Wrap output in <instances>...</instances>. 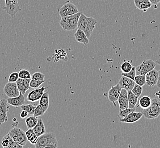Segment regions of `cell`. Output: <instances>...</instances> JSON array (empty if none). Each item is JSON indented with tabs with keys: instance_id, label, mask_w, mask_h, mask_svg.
I'll return each instance as SVG.
<instances>
[{
	"instance_id": "1",
	"label": "cell",
	"mask_w": 160,
	"mask_h": 148,
	"mask_svg": "<svg viewBox=\"0 0 160 148\" xmlns=\"http://www.w3.org/2000/svg\"><path fill=\"white\" fill-rule=\"evenodd\" d=\"M97 24V21L96 19L92 17H87L81 13L78 22L77 28L81 29L89 39Z\"/></svg>"
},
{
	"instance_id": "2",
	"label": "cell",
	"mask_w": 160,
	"mask_h": 148,
	"mask_svg": "<svg viewBox=\"0 0 160 148\" xmlns=\"http://www.w3.org/2000/svg\"><path fill=\"white\" fill-rule=\"evenodd\" d=\"M58 147V140L53 133H45L38 137L36 148H56Z\"/></svg>"
},
{
	"instance_id": "3",
	"label": "cell",
	"mask_w": 160,
	"mask_h": 148,
	"mask_svg": "<svg viewBox=\"0 0 160 148\" xmlns=\"http://www.w3.org/2000/svg\"><path fill=\"white\" fill-rule=\"evenodd\" d=\"M81 13L78 12L71 16L62 17L60 25L62 28L67 31L74 30L77 28L78 22Z\"/></svg>"
},
{
	"instance_id": "4",
	"label": "cell",
	"mask_w": 160,
	"mask_h": 148,
	"mask_svg": "<svg viewBox=\"0 0 160 148\" xmlns=\"http://www.w3.org/2000/svg\"><path fill=\"white\" fill-rule=\"evenodd\" d=\"M142 114L148 119H154L160 115V101L157 98L152 100L151 104L148 108L142 110Z\"/></svg>"
},
{
	"instance_id": "5",
	"label": "cell",
	"mask_w": 160,
	"mask_h": 148,
	"mask_svg": "<svg viewBox=\"0 0 160 148\" xmlns=\"http://www.w3.org/2000/svg\"><path fill=\"white\" fill-rule=\"evenodd\" d=\"M10 137L16 142L22 146H25L28 141V138L25 132L21 128L17 127H14L10 130L8 133Z\"/></svg>"
},
{
	"instance_id": "6",
	"label": "cell",
	"mask_w": 160,
	"mask_h": 148,
	"mask_svg": "<svg viewBox=\"0 0 160 148\" xmlns=\"http://www.w3.org/2000/svg\"><path fill=\"white\" fill-rule=\"evenodd\" d=\"M156 66V63L152 59L143 61L140 65L136 67V75H145L148 72L153 70Z\"/></svg>"
},
{
	"instance_id": "7",
	"label": "cell",
	"mask_w": 160,
	"mask_h": 148,
	"mask_svg": "<svg viewBox=\"0 0 160 148\" xmlns=\"http://www.w3.org/2000/svg\"><path fill=\"white\" fill-rule=\"evenodd\" d=\"M79 12L77 6L72 3L69 0L65 2V3L59 9V14L61 17L71 16Z\"/></svg>"
},
{
	"instance_id": "8",
	"label": "cell",
	"mask_w": 160,
	"mask_h": 148,
	"mask_svg": "<svg viewBox=\"0 0 160 148\" xmlns=\"http://www.w3.org/2000/svg\"><path fill=\"white\" fill-rule=\"evenodd\" d=\"M2 9L5 10L12 17H14L17 13L21 11V9L19 6L18 0H8Z\"/></svg>"
},
{
	"instance_id": "9",
	"label": "cell",
	"mask_w": 160,
	"mask_h": 148,
	"mask_svg": "<svg viewBox=\"0 0 160 148\" xmlns=\"http://www.w3.org/2000/svg\"><path fill=\"white\" fill-rule=\"evenodd\" d=\"M4 93L8 98H14L20 94L16 82H9L6 84L3 88Z\"/></svg>"
},
{
	"instance_id": "10",
	"label": "cell",
	"mask_w": 160,
	"mask_h": 148,
	"mask_svg": "<svg viewBox=\"0 0 160 148\" xmlns=\"http://www.w3.org/2000/svg\"><path fill=\"white\" fill-rule=\"evenodd\" d=\"M9 111V104L7 100L1 99L0 101V126L8 121V117L7 112Z\"/></svg>"
},
{
	"instance_id": "11",
	"label": "cell",
	"mask_w": 160,
	"mask_h": 148,
	"mask_svg": "<svg viewBox=\"0 0 160 148\" xmlns=\"http://www.w3.org/2000/svg\"><path fill=\"white\" fill-rule=\"evenodd\" d=\"M158 79V71L153 69L145 74L146 84L150 87H154L157 85Z\"/></svg>"
},
{
	"instance_id": "12",
	"label": "cell",
	"mask_w": 160,
	"mask_h": 148,
	"mask_svg": "<svg viewBox=\"0 0 160 148\" xmlns=\"http://www.w3.org/2000/svg\"><path fill=\"white\" fill-rule=\"evenodd\" d=\"M47 87L43 86L40 88H35L28 94L27 100L30 102H36L39 100Z\"/></svg>"
},
{
	"instance_id": "13",
	"label": "cell",
	"mask_w": 160,
	"mask_h": 148,
	"mask_svg": "<svg viewBox=\"0 0 160 148\" xmlns=\"http://www.w3.org/2000/svg\"><path fill=\"white\" fill-rule=\"evenodd\" d=\"M122 89V88L119 84H117L115 86L112 87L108 92V100L115 104V103L118 100Z\"/></svg>"
},
{
	"instance_id": "14",
	"label": "cell",
	"mask_w": 160,
	"mask_h": 148,
	"mask_svg": "<svg viewBox=\"0 0 160 148\" xmlns=\"http://www.w3.org/2000/svg\"><path fill=\"white\" fill-rule=\"evenodd\" d=\"M143 116V114L140 112L133 111L130 113L126 117L120 119V122L126 123H133L139 121Z\"/></svg>"
},
{
	"instance_id": "15",
	"label": "cell",
	"mask_w": 160,
	"mask_h": 148,
	"mask_svg": "<svg viewBox=\"0 0 160 148\" xmlns=\"http://www.w3.org/2000/svg\"><path fill=\"white\" fill-rule=\"evenodd\" d=\"M31 79H21L19 78L16 82L19 91L23 95H25L27 91L30 89V83Z\"/></svg>"
},
{
	"instance_id": "16",
	"label": "cell",
	"mask_w": 160,
	"mask_h": 148,
	"mask_svg": "<svg viewBox=\"0 0 160 148\" xmlns=\"http://www.w3.org/2000/svg\"><path fill=\"white\" fill-rule=\"evenodd\" d=\"M118 101L120 109H124L129 108L128 94H127V91L124 88L122 89Z\"/></svg>"
},
{
	"instance_id": "17",
	"label": "cell",
	"mask_w": 160,
	"mask_h": 148,
	"mask_svg": "<svg viewBox=\"0 0 160 148\" xmlns=\"http://www.w3.org/2000/svg\"><path fill=\"white\" fill-rule=\"evenodd\" d=\"M118 84H119V86L121 87L122 88H124L127 91H128V90H132L133 87L135 84V82L134 80L130 79L129 77L122 76Z\"/></svg>"
},
{
	"instance_id": "18",
	"label": "cell",
	"mask_w": 160,
	"mask_h": 148,
	"mask_svg": "<svg viewBox=\"0 0 160 148\" xmlns=\"http://www.w3.org/2000/svg\"><path fill=\"white\" fill-rule=\"evenodd\" d=\"M7 102L9 105L15 107H19L25 104V96L24 95L20 92V94L18 96H16L14 98H9L7 99Z\"/></svg>"
},
{
	"instance_id": "19",
	"label": "cell",
	"mask_w": 160,
	"mask_h": 148,
	"mask_svg": "<svg viewBox=\"0 0 160 148\" xmlns=\"http://www.w3.org/2000/svg\"><path fill=\"white\" fill-rule=\"evenodd\" d=\"M136 8L145 12L152 6L149 0H133Z\"/></svg>"
},
{
	"instance_id": "20",
	"label": "cell",
	"mask_w": 160,
	"mask_h": 148,
	"mask_svg": "<svg viewBox=\"0 0 160 148\" xmlns=\"http://www.w3.org/2000/svg\"><path fill=\"white\" fill-rule=\"evenodd\" d=\"M74 36L76 40L79 43H82L85 45H87L89 43V38L86 36V34L80 29L77 28V31L74 33Z\"/></svg>"
},
{
	"instance_id": "21",
	"label": "cell",
	"mask_w": 160,
	"mask_h": 148,
	"mask_svg": "<svg viewBox=\"0 0 160 148\" xmlns=\"http://www.w3.org/2000/svg\"><path fill=\"white\" fill-rule=\"evenodd\" d=\"M32 129L34 130L35 134L38 137L42 136V135H43V134L46 133L45 125H44V124L43 123V120L42 119H38L37 124Z\"/></svg>"
},
{
	"instance_id": "22",
	"label": "cell",
	"mask_w": 160,
	"mask_h": 148,
	"mask_svg": "<svg viewBox=\"0 0 160 148\" xmlns=\"http://www.w3.org/2000/svg\"><path fill=\"white\" fill-rule=\"evenodd\" d=\"M128 94V105L129 108L133 109L135 108L136 105L138 102L139 97L136 96L134 93H133L131 90L127 91Z\"/></svg>"
},
{
	"instance_id": "23",
	"label": "cell",
	"mask_w": 160,
	"mask_h": 148,
	"mask_svg": "<svg viewBox=\"0 0 160 148\" xmlns=\"http://www.w3.org/2000/svg\"><path fill=\"white\" fill-rule=\"evenodd\" d=\"M49 93L48 92H44L43 95L39 100V104L42 107L43 111L44 112H46L47 111L48 108L49 107Z\"/></svg>"
},
{
	"instance_id": "24",
	"label": "cell",
	"mask_w": 160,
	"mask_h": 148,
	"mask_svg": "<svg viewBox=\"0 0 160 148\" xmlns=\"http://www.w3.org/2000/svg\"><path fill=\"white\" fill-rule=\"evenodd\" d=\"M152 99L148 96H144L139 100V106L144 109L148 108L151 104Z\"/></svg>"
},
{
	"instance_id": "25",
	"label": "cell",
	"mask_w": 160,
	"mask_h": 148,
	"mask_svg": "<svg viewBox=\"0 0 160 148\" xmlns=\"http://www.w3.org/2000/svg\"><path fill=\"white\" fill-rule=\"evenodd\" d=\"M132 61H124L120 66L121 71L123 73H127L131 71L132 68Z\"/></svg>"
},
{
	"instance_id": "26",
	"label": "cell",
	"mask_w": 160,
	"mask_h": 148,
	"mask_svg": "<svg viewBox=\"0 0 160 148\" xmlns=\"http://www.w3.org/2000/svg\"><path fill=\"white\" fill-rule=\"evenodd\" d=\"M38 121V119L37 117L34 116V115L32 116L28 117L25 120V123H26L28 129L33 128L37 124Z\"/></svg>"
},
{
	"instance_id": "27",
	"label": "cell",
	"mask_w": 160,
	"mask_h": 148,
	"mask_svg": "<svg viewBox=\"0 0 160 148\" xmlns=\"http://www.w3.org/2000/svg\"><path fill=\"white\" fill-rule=\"evenodd\" d=\"M134 81L136 84H138L140 86H144L146 84V79H145V75H136Z\"/></svg>"
},
{
	"instance_id": "28",
	"label": "cell",
	"mask_w": 160,
	"mask_h": 148,
	"mask_svg": "<svg viewBox=\"0 0 160 148\" xmlns=\"http://www.w3.org/2000/svg\"><path fill=\"white\" fill-rule=\"evenodd\" d=\"M133 111H135V108L131 109V108H128L124 109H120L119 112L118 114V117L119 118V119H123Z\"/></svg>"
},
{
	"instance_id": "29",
	"label": "cell",
	"mask_w": 160,
	"mask_h": 148,
	"mask_svg": "<svg viewBox=\"0 0 160 148\" xmlns=\"http://www.w3.org/2000/svg\"><path fill=\"white\" fill-rule=\"evenodd\" d=\"M21 108L22 110H25V111H27L28 113V114L34 115L35 107L32 104H23V105L21 106Z\"/></svg>"
},
{
	"instance_id": "30",
	"label": "cell",
	"mask_w": 160,
	"mask_h": 148,
	"mask_svg": "<svg viewBox=\"0 0 160 148\" xmlns=\"http://www.w3.org/2000/svg\"><path fill=\"white\" fill-rule=\"evenodd\" d=\"M131 91H132L133 93H134L136 96H138L139 98L142 95V87L140 86L138 84L135 83V86L133 87V88Z\"/></svg>"
},
{
	"instance_id": "31",
	"label": "cell",
	"mask_w": 160,
	"mask_h": 148,
	"mask_svg": "<svg viewBox=\"0 0 160 148\" xmlns=\"http://www.w3.org/2000/svg\"><path fill=\"white\" fill-rule=\"evenodd\" d=\"M19 77L21 79H31L30 72L26 70H21L19 72Z\"/></svg>"
},
{
	"instance_id": "32",
	"label": "cell",
	"mask_w": 160,
	"mask_h": 148,
	"mask_svg": "<svg viewBox=\"0 0 160 148\" xmlns=\"http://www.w3.org/2000/svg\"><path fill=\"white\" fill-rule=\"evenodd\" d=\"M44 112L43 111L42 107L40 105L38 104L35 107V111H34V116L35 117H39V116H42L43 114H44Z\"/></svg>"
},
{
	"instance_id": "33",
	"label": "cell",
	"mask_w": 160,
	"mask_h": 148,
	"mask_svg": "<svg viewBox=\"0 0 160 148\" xmlns=\"http://www.w3.org/2000/svg\"><path fill=\"white\" fill-rule=\"evenodd\" d=\"M45 82V80H42V81H39V80H34L31 79L30 83V86L32 88H39L40 85L44 83Z\"/></svg>"
},
{
	"instance_id": "34",
	"label": "cell",
	"mask_w": 160,
	"mask_h": 148,
	"mask_svg": "<svg viewBox=\"0 0 160 148\" xmlns=\"http://www.w3.org/2000/svg\"><path fill=\"white\" fill-rule=\"evenodd\" d=\"M44 78H45V75L40 72H35L31 75V79L34 80L42 81V80H44Z\"/></svg>"
},
{
	"instance_id": "35",
	"label": "cell",
	"mask_w": 160,
	"mask_h": 148,
	"mask_svg": "<svg viewBox=\"0 0 160 148\" xmlns=\"http://www.w3.org/2000/svg\"><path fill=\"white\" fill-rule=\"evenodd\" d=\"M122 76H124V77H129L130 79L134 80L136 76L135 67H133L132 70L129 71V72H127V73H123V72H122Z\"/></svg>"
},
{
	"instance_id": "36",
	"label": "cell",
	"mask_w": 160,
	"mask_h": 148,
	"mask_svg": "<svg viewBox=\"0 0 160 148\" xmlns=\"http://www.w3.org/2000/svg\"><path fill=\"white\" fill-rule=\"evenodd\" d=\"M8 138L9 140V145L8 146V148H22L23 147V146L20 145L18 144L17 142H16V141H14L13 140H12L10 136H9V133H8Z\"/></svg>"
},
{
	"instance_id": "37",
	"label": "cell",
	"mask_w": 160,
	"mask_h": 148,
	"mask_svg": "<svg viewBox=\"0 0 160 148\" xmlns=\"http://www.w3.org/2000/svg\"><path fill=\"white\" fill-rule=\"evenodd\" d=\"M19 78V77L18 72H14L10 75L9 79H8V82H16Z\"/></svg>"
},
{
	"instance_id": "38",
	"label": "cell",
	"mask_w": 160,
	"mask_h": 148,
	"mask_svg": "<svg viewBox=\"0 0 160 148\" xmlns=\"http://www.w3.org/2000/svg\"><path fill=\"white\" fill-rule=\"evenodd\" d=\"M9 145V140L8 138V133L3 137L1 141V145L3 148H8Z\"/></svg>"
},
{
	"instance_id": "39",
	"label": "cell",
	"mask_w": 160,
	"mask_h": 148,
	"mask_svg": "<svg viewBox=\"0 0 160 148\" xmlns=\"http://www.w3.org/2000/svg\"><path fill=\"white\" fill-rule=\"evenodd\" d=\"M25 133H26V137H27V138H28V141L30 139H31V138H32L34 136L36 135L35 134L34 130H33L32 128L28 129V130L25 132Z\"/></svg>"
},
{
	"instance_id": "40",
	"label": "cell",
	"mask_w": 160,
	"mask_h": 148,
	"mask_svg": "<svg viewBox=\"0 0 160 148\" xmlns=\"http://www.w3.org/2000/svg\"><path fill=\"white\" fill-rule=\"evenodd\" d=\"M38 137L37 135L34 136L32 138H31V139H30L28 140V141L30 142V144H31L32 145H36L37 143L38 142Z\"/></svg>"
},
{
	"instance_id": "41",
	"label": "cell",
	"mask_w": 160,
	"mask_h": 148,
	"mask_svg": "<svg viewBox=\"0 0 160 148\" xmlns=\"http://www.w3.org/2000/svg\"><path fill=\"white\" fill-rule=\"evenodd\" d=\"M28 113L27 111L22 110L21 114H20V117H21L22 119H25L28 116Z\"/></svg>"
},
{
	"instance_id": "42",
	"label": "cell",
	"mask_w": 160,
	"mask_h": 148,
	"mask_svg": "<svg viewBox=\"0 0 160 148\" xmlns=\"http://www.w3.org/2000/svg\"><path fill=\"white\" fill-rule=\"evenodd\" d=\"M152 5H156L157 4L160 3V0H149Z\"/></svg>"
},
{
	"instance_id": "43",
	"label": "cell",
	"mask_w": 160,
	"mask_h": 148,
	"mask_svg": "<svg viewBox=\"0 0 160 148\" xmlns=\"http://www.w3.org/2000/svg\"><path fill=\"white\" fill-rule=\"evenodd\" d=\"M156 86L158 88H160V70L158 71V82Z\"/></svg>"
},
{
	"instance_id": "44",
	"label": "cell",
	"mask_w": 160,
	"mask_h": 148,
	"mask_svg": "<svg viewBox=\"0 0 160 148\" xmlns=\"http://www.w3.org/2000/svg\"><path fill=\"white\" fill-rule=\"evenodd\" d=\"M156 63H157V64H158V65H160V58L158 59H157V61H156Z\"/></svg>"
},
{
	"instance_id": "45",
	"label": "cell",
	"mask_w": 160,
	"mask_h": 148,
	"mask_svg": "<svg viewBox=\"0 0 160 148\" xmlns=\"http://www.w3.org/2000/svg\"><path fill=\"white\" fill-rule=\"evenodd\" d=\"M5 3H6L7 1H8V0H5Z\"/></svg>"
},
{
	"instance_id": "46",
	"label": "cell",
	"mask_w": 160,
	"mask_h": 148,
	"mask_svg": "<svg viewBox=\"0 0 160 148\" xmlns=\"http://www.w3.org/2000/svg\"><path fill=\"white\" fill-rule=\"evenodd\" d=\"M0 101H1V99H0Z\"/></svg>"
}]
</instances>
